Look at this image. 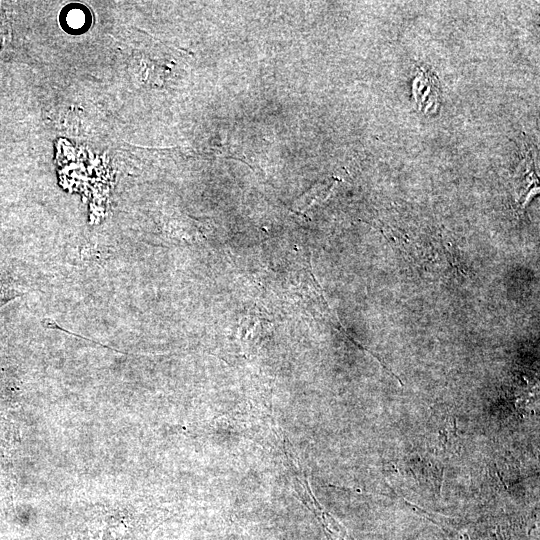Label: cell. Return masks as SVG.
<instances>
[{
	"label": "cell",
	"instance_id": "6da1fadb",
	"mask_svg": "<svg viewBox=\"0 0 540 540\" xmlns=\"http://www.w3.org/2000/svg\"><path fill=\"white\" fill-rule=\"evenodd\" d=\"M13 297L15 294L11 290L0 289V307Z\"/></svg>",
	"mask_w": 540,
	"mask_h": 540
}]
</instances>
